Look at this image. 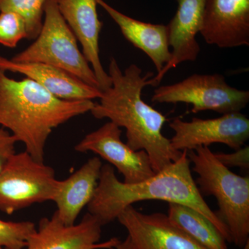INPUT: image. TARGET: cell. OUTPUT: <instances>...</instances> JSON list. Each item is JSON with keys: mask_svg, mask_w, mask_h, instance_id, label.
<instances>
[{"mask_svg": "<svg viewBox=\"0 0 249 249\" xmlns=\"http://www.w3.org/2000/svg\"><path fill=\"white\" fill-rule=\"evenodd\" d=\"M108 74L110 88L102 91L98 103L90 112L98 119H107L126 130L127 145L135 151L144 150L149 156L155 173L164 169L181 157L182 152L172 146L162 134L166 118L142 100V91L150 85L153 73L142 74L137 65L124 71L114 58L110 59Z\"/></svg>", "mask_w": 249, "mask_h": 249, "instance_id": "obj_1", "label": "cell"}, {"mask_svg": "<svg viewBox=\"0 0 249 249\" xmlns=\"http://www.w3.org/2000/svg\"><path fill=\"white\" fill-rule=\"evenodd\" d=\"M188 151L164 169L137 183H126L116 178L114 168L103 165L96 191L88 205V213L103 226L117 219L119 214L134 203L161 200L185 205L207 218L227 242L231 243L227 226L205 201L193 178Z\"/></svg>", "mask_w": 249, "mask_h": 249, "instance_id": "obj_2", "label": "cell"}, {"mask_svg": "<svg viewBox=\"0 0 249 249\" xmlns=\"http://www.w3.org/2000/svg\"><path fill=\"white\" fill-rule=\"evenodd\" d=\"M92 101H65L30 78H10L0 70V125L44 162L46 144L53 129L92 109Z\"/></svg>", "mask_w": 249, "mask_h": 249, "instance_id": "obj_3", "label": "cell"}, {"mask_svg": "<svg viewBox=\"0 0 249 249\" xmlns=\"http://www.w3.org/2000/svg\"><path fill=\"white\" fill-rule=\"evenodd\" d=\"M198 175L196 181L201 196H213L219 209L215 214L228 228L231 243L242 248L249 240V178L231 171L208 146L188 152Z\"/></svg>", "mask_w": 249, "mask_h": 249, "instance_id": "obj_4", "label": "cell"}, {"mask_svg": "<svg viewBox=\"0 0 249 249\" xmlns=\"http://www.w3.org/2000/svg\"><path fill=\"white\" fill-rule=\"evenodd\" d=\"M77 41L60 14L55 0H47L40 34L29 47L11 60L40 62L58 67L100 89L93 70L80 50Z\"/></svg>", "mask_w": 249, "mask_h": 249, "instance_id": "obj_5", "label": "cell"}, {"mask_svg": "<svg viewBox=\"0 0 249 249\" xmlns=\"http://www.w3.org/2000/svg\"><path fill=\"white\" fill-rule=\"evenodd\" d=\"M59 181L52 167L27 151L14 154L0 172V211L11 214L34 204L53 201Z\"/></svg>", "mask_w": 249, "mask_h": 249, "instance_id": "obj_6", "label": "cell"}, {"mask_svg": "<svg viewBox=\"0 0 249 249\" xmlns=\"http://www.w3.org/2000/svg\"><path fill=\"white\" fill-rule=\"evenodd\" d=\"M152 101L159 103H185L198 113L213 111L221 114L240 112L249 102V91L230 86L222 75L193 74L175 84L160 87Z\"/></svg>", "mask_w": 249, "mask_h": 249, "instance_id": "obj_7", "label": "cell"}, {"mask_svg": "<svg viewBox=\"0 0 249 249\" xmlns=\"http://www.w3.org/2000/svg\"><path fill=\"white\" fill-rule=\"evenodd\" d=\"M174 136L172 146L178 151H191L199 146L222 143L236 150L249 139V119L241 112L222 114L212 119L175 118L170 124Z\"/></svg>", "mask_w": 249, "mask_h": 249, "instance_id": "obj_8", "label": "cell"}, {"mask_svg": "<svg viewBox=\"0 0 249 249\" xmlns=\"http://www.w3.org/2000/svg\"><path fill=\"white\" fill-rule=\"evenodd\" d=\"M121 133V127L109 121L87 134L75 146V150L99 155L115 167L126 183L141 182L155 175L146 152L132 150L122 142Z\"/></svg>", "mask_w": 249, "mask_h": 249, "instance_id": "obj_9", "label": "cell"}, {"mask_svg": "<svg viewBox=\"0 0 249 249\" xmlns=\"http://www.w3.org/2000/svg\"><path fill=\"white\" fill-rule=\"evenodd\" d=\"M103 226L88 213L78 224L66 226L55 214L44 217L28 238L23 249H111L120 240L112 238L99 243Z\"/></svg>", "mask_w": 249, "mask_h": 249, "instance_id": "obj_10", "label": "cell"}, {"mask_svg": "<svg viewBox=\"0 0 249 249\" xmlns=\"http://www.w3.org/2000/svg\"><path fill=\"white\" fill-rule=\"evenodd\" d=\"M117 219L128 232L132 249H206L175 227L167 214L142 213L129 206Z\"/></svg>", "mask_w": 249, "mask_h": 249, "instance_id": "obj_11", "label": "cell"}, {"mask_svg": "<svg viewBox=\"0 0 249 249\" xmlns=\"http://www.w3.org/2000/svg\"><path fill=\"white\" fill-rule=\"evenodd\" d=\"M199 33L219 48L249 46V0H206Z\"/></svg>", "mask_w": 249, "mask_h": 249, "instance_id": "obj_12", "label": "cell"}, {"mask_svg": "<svg viewBox=\"0 0 249 249\" xmlns=\"http://www.w3.org/2000/svg\"><path fill=\"white\" fill-rule=\"evenodd\" d=\"M59 11L83 49L101 91L111 85L110 76L100 58L99 36L103 23L98 18L96 0H55Z\"/></svg>", "mask_w": 249, "mask_h": 249, "instance_id": "obj_13", "label": "cell"}, {"mask_svg": "<svg viewBox=\"0 0 249 249\" xmlns=\"http://www.w3.org/2000/svg\"><path fill=\"white\" fill-rule=\"evenodd\" d=\"M178 9L168 28L171 59L157 76L150 79L157 86L171 69L184 62L196 61L200 52L196 35L200 31L206 0H178Z\"/></svg>", "mask_w": 249, "mask_h": 249, "instance_id": "obj_14", "label": "cell"}, {"mask_svg": "<svg viewBox=\"0 0 249 249\" xmlns=\"http://www.w3.org/2000/svg\"><path fill=\"white\" fill-rule=\"evenodd\" d=\"M0 70L21 73L38 83L55 97L65 101H92L102 91L58 67L40 62H18L0 56Z\"/></svg>", "mask_w": 249, "mask_h": 249, "instance_id": "obj_15", "label": "cell"}, {"mask_svg": "<svg viewBox=\"0 0 249 249\" xmlns=\"http://www.w3.org/2000/svg\"><path fill=\"white\" fill-rule=\"evenodd\" d=\"M103 163L101 159H90L80 169L63 181H59L53 201L54 214L66 226L75 224L78 216L92 200L97 188Z\"/></svg>", "mask_w": 249, "mask_h": 249, "instance_id": "obj_16", "label": "cell"}, {"mask_svg": "<svg viewBox=\"0 0 249 249\" xmlns=\"http://www.w3.org/2000/svg\"><path fill=\"white\" fill-rule=\"evenodd\" d=\"M96 2L117 24L124 38L148 55L157 74L160 73L171 59L167 26L144 22L129 17L104 0H96Z\"/></svg>", "mask_w": 249, "mask_h": 249, "instance_id": "obj_17", "label": "cell"}, {"mask_svg": "<svg viewBox=\"0 0 249 249\" xmlns=\"http://www.w3.org/2000/svg\"><path fill=\"white\" fill-rule=\"evenodd\" d=\"M168 219L175 227L206 249H228L227 241L212 222L185 205L169 203Z\"/></svg>", "mask_w": 249, "mask_h": 249, "instance_id": "obj_18", "label": "cell"}, {"mask_svg": "<svg viewBox=\"0 0 249 249\" xmlns=\"http://www.w3.org/2000/svg\"><path fill=\"white\" fill-rule=\"evenodd\" d=\"M47 0H0V12L13 11L20 15L27 26L28 40H35L43 23Z\"/></svg>", "mask_w": 249, "mask_h": 249, "instance_id": "obj_19", "label": "cell"}, {"mask_svg": "<svg viewBox=\"0 0 249 249\" xmlns=\"http://www.w3.org/2000/svg\"><path fill=\"white\" fill-rule=\"evenodd\" d=\"M36 229L30 221L6 222L0 219V247L5 249H23Z\"/></svg>", "mask_w": 249, "mask_h": 249, "instance_id": "obj_20", "label": "cell"}, {"mask_svg": "<svg viewBox=\"0 0 249 249\" xmlns=\"http://www.w3.org/2000/svg\"><path fill=\"white\" fill-rule=\"evenodd\" d=\"M23 39L28 40L27 26L24 18L13 11L0 12V45L15 48Z\"/></svg>", "mask_w": 249, "mask_h": 249, "instance_id": "obj_21", "label": "cell"}, {"mask_svg": "<svg viewBox=\"0 0 249 249\" xmlns=\"http://www.w3.org/2000/svg\"><path fill=\"white\" fill-rule=\"evenodd\" d=\"M217 160L228 168H236L248 170L249 168V145L240 147L232 153H214Z\"/></svg>", "mask_w": 249, "mask_h": 249, "instance_id": "obj_22", "label": "cell"}, {"mask_svg": "<svg viewBox=\"0 0 249 249\" xmlns=\"http://www.w3.org/2000/svg\"><path fill=\"white\" fill-rule=\"evenodd\" d=\"M17 140L7 129L0 128V172L13 155L16 154Z\"/></svg>", "mask_w": 249, "mask_h": 249, "instance_id": "obj_23", "label": "cell"}, {"mask_svg": "<svg viewBox=\"0 0 249 249\" xmlns=\"http://www.w3.org/2000/svg\"><path fill=\"white\" fill-rule=\"evenodd\" d=\"M116 249H132L131 248L130 242L128 237L124 241V242H119V244L116 246Z\"/></svg>", "mask_w": 249, "mask_h": 249, "instance_id": "obj_24", "label": "cell"}, {"mask_svg": "<svg viewBox=\"0 0 249 249\" xmlns=\"http://www.w3.org/2000/svg\"><path fill=\"white\" fill-rule=\"evenodd\" d=\"M242 249H249V240L247 241V243L242 247Z\"/></svg>", "mask_w": 249, "mask_h": 249, "instance_id": "obj_25", "label": "cell"}, {"mask_svg": "<svg viewBox=\"0 0 249 249\" xmlns=\"http://www.w3.org/2000/svg\"><path fill=\"white\" fill-rule=\"evenodd\" d=\"M0 249H3V247H0Z\"/></svg>", "mask_w": 249, "mask_h": 249, "instance_id": "obj_26", "label": "cell"}]
</instances>
